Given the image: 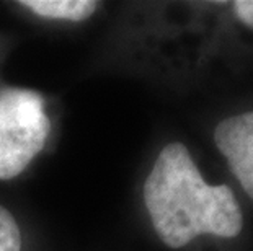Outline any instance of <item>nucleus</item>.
I'll return each mask as SVG.
<instances>
[{"instance_id":"f257e3e1","label":"nucleus","mask_w":253,"mask_h":251,"mask_svg":"<svg viewBox=\"0 0 253 251\" xmlns=\"http://www.w3.org/2000/svg\"><path fill=\"white\" fill-rule=\"evenodd\" d=\"M142 197L157 237L171 250L201 235L232 240L244 230V212L229 184H209L181 142L160 150Z\"/></svg>"},{"instance_id":"f03ea898","label":"nucleus","mask_w":253,"mask_h":251,"mask_svg":"<svg viewBox=\"0 0 253 251\" xmlns=\"http://www.w3.org/2000/svg\"><path fill=\"white\" fill-rule=\"evenodd\" d=\"M214 143L237 183L253 201V111L219 121L214 127Z\"/></svg>"},{"instance_id":"7ed1b4c3","label":"nucleus","mask_w":253,"mask_h":251,"mask_svg":"<svg viewBox=\"0 0 253 251\" xmlns=\"http://www.w3.org/2000/svg\"><path fill=\"white\" fill-rule=\"evenodd\" d=\"M23 7L44 18L84 21L96 12L95 0H23Z\"/></svg>"},{"instance_id":"20e7f679","label":"nucleus","mask_w":253,"mask_h":251,"mask_svg":"<svg viewBox=\"0 0 253 251\" xmlns=\"http://www.w3.org/2000/svg\"><path fill=\"white\" fill-rule=\"evenodd\" d=\"M0 251H21L20 227L3 206H0Z\"/></svg>"},{"instance_id":"39448f33","label":"nucleus","mask_w":253,"mask_h":251,"mask_svg":"<svg viewBox=\"0 0 253 251\" xmlns=\"http://www.w3.org/2000/svg\"><path fill=\"white\" fill-rule=\"evenodd\" d=\"M232 12L240 25L253 31V0H237L232 3Z\"/></svg>"}]
</instances>
